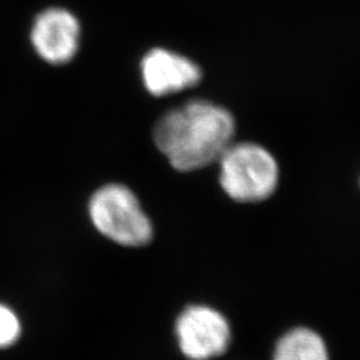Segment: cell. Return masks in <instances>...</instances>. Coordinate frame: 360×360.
Here are the masks:
<instances>
[{"label":"cell","mask_w":360,"mask_h":360,"mask_svg":"<svg viewBox=\"0 0 360 360\" xmlns=\"http://www.w3.org/2000/svg\"><path fill=\"white\" fill-rule=\"evenodd\" d=\"M22 335V323L16 312L0 302V349L13 347Z\"/></svg>","instance_id":"obj_8"},{"label":"cell","mask_w":360,"mask_h":360,"mask_svg":"<svg viewBox=\"0 0 360 360\" xmlns=\"http://www.w3.org/2000/svg\"><path fill=\"white\" fill-rule=\"evenodd\" d=\"M142 75L151 95L165 96L196 86L202 79V71L183 55L154 49L143 58Z\"/></svg>","instance_id":"obj_6"},{"label":"cell","mask_w":360,"mask_h":360,"mask_svg":"<svg viewBox=\"0 0 360 360\" xmlns=\"http://www.w3.org/2000/svg\"><path fill=\"white\" fill-rule=\"evenodd\" d=\"M80 25L65 8L51 7L39 13L30 30V41L39 58L52 65L71 62L79 50Z\"/></svg>","instance_id":"obj_5"},{"label":"cell","mask_w":360,"mask_h":360,"mask_svg":"<svg viewBox=\"0 0 360 360\" xmlns=\"http://www.w3.org/2000/svg\"><path fill=\"white\" fill-rule=\"evenodd\" d=\"M272 360H330V352L316 331L295 327L276 342Z\"/></svg>","instance_id":"obj_7"},{"label":"cell","mask_w":360,"mask_h":360,"mask_svg":"<svg viewBox=\"0 0 360 360\" xmlns=\"http://www.w3.org/2000/svg\"><path fill=\"white\" fill-rule=\"evenodd\" d=\"M175 333L180 351L190 360H210L223 355L230 346L227 319L207 306H191L180 314Z\"/></svg>","instance_id":"obj_4"},{"label":"cell","mask_w":360,"mask_h":360,"mask_svg":"<svg viewBox=\"0 0 360 360\" xmlns=\"http://www.w3.org/2000/svg\"><path fill=\"white\" fill-rule=\"evenodd\" d=\"M90 218L95 229L117 245L142 247L153 240L154 229L129 187L105 184L91 196Z\"/></svg>","instance_id":"obj_3"},{"label":"cell","mask_w":360,"mask_h":360,"mask_svg":"<svg viewBox=\"0 0 360 360\" xmlns=\"http://www.w3.org/2000/svg\"><path fill=\"white\" fill-rule=\"evenodd\" d=\"M233 134L235 120L229 110L207 101H191L160 117L154 141L172 167L190 172L218 162Z\"/></svg>","instance_id":"obj_1"},{"label":"cell","mask_w":360,"mask_h":360,"mask_svg":"<svg viewBox=\"0 0 360 360\" xmlns=\"http://www.w3.org/2000/svg\"><path fill=\"white\" fill-rule=\"evenodd\" d=\"M219 180L235 202L255 203L270 198L279 180L274 156L255 143H231L219 158Z\"/></svg>","instance_id":"obj_2"}]
</instances>
